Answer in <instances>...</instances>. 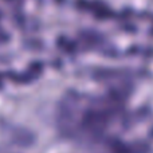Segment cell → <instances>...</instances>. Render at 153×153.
I'll list each match as a JSON object with an SVG mask.
<instances>
[{"label":"cell","instance_id":"cell-1","mask_svg":"<svg viewBox=\"0 0 153 153\" xmlns=\"http://www.w3.org/2000/svg\"><path fill=\"white\" fill-rule=\"evenodd\" d=\"M148 148L143 144H136V145H124L116 149V153H146Z\"/></svg>","mask_w":153,"mask_h":153}]
</instances>
